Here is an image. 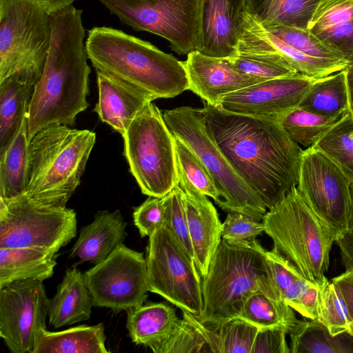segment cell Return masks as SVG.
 Returning a JSON list of instances; mask_svg holds the SVG:
<instances>
[{"label": "cell", "mask_w": 353, "mask_h": 353, "mask_svg": "<svg viewBox=\"0 0 353 353\" xmlns=\"http://www.w3.org/2000/svg\"><path fill=\"white\" fill-rule=\"evenodd\" d=\"M183 312L170 332L152 351L154 353H219L217 334L213 326L201 323Z\"/></svg>", "instance_id": "83f0119b"}, {"label": "cell", "mask_w": 353, "mask_h": 353, "mask_svg": "<svg viewBox=\"0 0 353 353\" xmlns=\"http://www.w3.org/2000/svg\"><path fill=\"white\" fill-rule=\"evenodd\" d=\"M122 137L124 156L143 194L162 197L178 184L174 137L152 101L145 103Z\"/></svg>", "instance_id": "9c48e42d"}, {"label": "cell", "mask_w": 353, "mask_h": 353, "mask_svg": "<svg viewBox=\"0 0 353 353\" xmlns=\"http://www.w3.org/2000/svg\"><path fill=\"white\" fill-rule=\"evenodd\" d=\"M126 225L119 210L112 212L98 211L93 221L80 229L70 257H77L79 263H101L123 243L127 236Z\"/></svg>", "instance_id": "7402d4cb"}, {"label": "cell", "mask_w": 353, "mask_h": 353, "mask_svg": "<svg viewBox=\"0 0 353 353\" xmlns=\"http://www.w3.org/2000/svg\"><path fill=\"white\" fill-rule=\"evenodd\" d=\"M82 15L83 10L73 5L51 13L50 46L28 105L29 141L47 125L73 126L77 115L89 106L91 70Z\"/></svg>", "instance_id": "7a4b0ae2"}, {"label": "cell", "mask_w": 353, "mask_h": 353, "mask_svg": "<svg viewBox=\"0 0 353 353\" xmlns=\"http://www.w3.org/2000/svg\"><path fill=\"white\" fill-rule=\"evenodd\" d=\"M56 252L37 248H0V286L23 280L43 281L54 274Z\"/></svg>", "instance_id": "d4e9b609"}, {"label": "cell", "mask_w": 353, "mask_h": 353, "mask_svg": "<svg viewBox=\"0 0 353 353\" xmlns=\"http://www.w3.org/2000/svg\"><path fill=\"white\" fill-rule=\"evenodd\" d=\"M165 203V223L194 261L185 205L184 192L179 184L163 196ZM195 263V262H194Z\"/></svg>", "instance_id": "60d3db41"}, {"label": "cell", "mask_w": 353, "mask_h": 353, "mask_svg": "<svg viewBox=\"0 0 353 353\" xmlns=\"http://www.w3.org/2000/svg\"><path fill=\"white\" fill-rule=\"evenodd\" d=\"M318 320L334 336L349 332L352 321L337 288L326 277L320 283Z\"/></svg>", "instance_id": "8d00e7d4"}, {"label": "cell", "mask_w": 353, "mask_h": 353, "mask_svg": "<svg viewBox=\"0 0 353 353\" xmlns=\"http://www.w3.org/2000/svg\"><path fill=\"white\" fill-rule=\"evenodd\" d=\"M347 67L353 66V50L350 57L346 60Z\"/></svg>", "instance_id": "f907efd6"}, {"label": "cell", "mask_w": 353, "mask_h": 353, "mask_svg": "<svg viewBox=\"0 0 353 353\" xmlns=\"http://www.w3.org/2000/svg\"><path fill=\"white\" fill-rule=\"evenodd\" d=\"M345 114L328 117L296 107L281 115L279 121L292 140L307 148L313 146Z\"/></svg>", "instance_id": "836d02e7"}, {"label": "cell", "mask_w": 353, "mask_h": 353, "mask_svg": "<svg viewBox=\"0 0 353 353\" xmlns=\"http://www.w3.org/2000/svg\"><path fill=\"white\" fill-rule=\"evenodd\" d=\"M328 117L349 112V98L345 69L316 79L299 105Z\"/></svg>", "instance_id": "d6a6232c"}, {"label": "cell", "mask_w": 353, "mask_h": 353, "mask_svg": "<svg viewBox=\"0 0 353 353\" xmlns=\"http://www.w3.org/2000/svg\"><path fill=\"white\" fill-rule=\"evenodd\" d=\"M178 184L184 192L189 234L194 262L201 278L204 277L222 238V223L208 199L185 177L177 165Z\"/></svg>", "instance_id": "ac0fdd59"}, {"label": "cell", "mask_w": 353, "mask_h": 353, "mask_svg": "<svg viewBox=\"0 0 353 353\" xmlns=\"http://www.w3.org/2000/svg\"><path fill=\"white\" fill-rule=\"evenodd\" d=\"M315 80L299 72L265 80L225 95L219 107L243 114L281 116L299 107Z\"/></svg>", "instance_id": "2e32d148"}, {"label": "cell", "mask_w": 353, "mask_h": 353, "mask_svg": "<svg viewBox=\"0 0 353 353\" xmlns=\"http://www.w3.org/2000/svg\"><path fill=\"white\" fill-rule=\"evenodd\" d=\"M351 182L320 150H303L296 188L309 207L339 234L347 227Z\"/></svg>", "instance_id": "5bb4252c"}, {"label": "cell", "mask_w": 353, "mask_h": 353, "mask_svg": "<svg viewBox=\"0 0 353 353\" xmlns=\"http://www.w3.org/2000/svg\"><path fill=\"white\" fill-rule=\"evenodd\" d=\"M48 304L42 281L0 286V336L10 352L34 353L39 333L46 329Z\"/></svg>", "instance_id": "9a60e30c"}, {"label": "cell", "mask_w": 353, "mask_h": 353, "mask_svg": "<svg viewBox=\"0 0 353 353\" xmlns=\"http://www.w3.org/2000/svg\"><path fill=\"white\" fill-rule=\"evenodd\" d=\"M98 101L94 111L101 121L122 136L152 95L99 70H96Z\"/></svg>", "instance_id": "44dd1931"}, {"label": "cell", "mask_w": 353, "mask_h": 353, "mask_svg": "<svg viewBox=\"0 0 353 353\" xmlns=\"http://www.w3.org/2000/svg\"><path fill=\"white\" fill-rule=\"evenodd\" d=\"M161 112L173 136L194 152L213 179L219 194L216 204L225 212L262 221L268 208L209 136L201 108L181 106Z\"/></svg>", "instance_id": "ba28073f"}, {"label": "cell", "mask_w": 353, "mask_h": 353, "mask_svg": "<svg viewBox=\"0 0 353 353\" xmlns=\"http://www.w3.org/2000/svg\"><path fill=\"white\" fill-rule=\"evenodd\" d=\"M52 35L51 13L39 0H0V82L39 81Z\"/></svg>", "instance_id": "52a82bcc"}, {"label": "cell", "mask_w": 353, "mask_h": 353, "mask_svg": "<svg viewBox=\"0 0 353 353\" xmlns=\"http://www.w3.org/2000/svg\"><path fill=\"white\" fill-rule=\"evenodd\" d=\"M228 59L241 72L264 80L298 73L285 59L278 55L238 53Z\"/></svg>", "instance_id": "74e56055"}, {"label": "cell", "mask_w": 353, "mask_h": 353, "mask_svg": "<svg viewBox=\"0 0 353 353\" xmlns=\"http://www.w3.org/2000/svg\"><path fill=\"white\" fill-rule=\"evenodd\" d=\"M136 31L163 37L179 54L196 50L199 0H98Z\"/></svg>", "instance_id": "7c38bea8"}, {"label": "cell", "mask_w": 353, "mask_h": 353, "mask_svg": "<svg viewBox=\"0 0 353 353\" xmlns=\"http://www.w3.org/2000/svg\"><path fill=\"white\" fill-rule=\"evenodd\" d=\"M93 306L84 274L76 268L68 269L55 294L49 299V323L59 328L88 320Z\"/></svg>", "instance_id": "cb8c5ba5"}, {"label": "cell", "mask_w": 353, "mask_h": 353, "mask_svg": "<svg viewBox=\"0 0 353 353\" xmlns=\"http://www.w3.org/2000/svg\"><path fill=\"white\" fill-rule=\"evenodd\" d=\"M73 209L40 204L26 194L0 198V248H37L57 252L77 234Z\"/></svg>", "instance_id": "30bf717a"}, {"label": "cell", "mask_w": 353, "mask_h": 353, "mask_svg": "<svg viewBox=\"0 0 353 353\" xmlns=\"http://www.w3.org/2000/svg\"><path fill=\"white\" fill-rule=\"evenodd\" d=\"M351 207L346 228L341 232L335 243L338 245L341 262L345 270L353 271V183H351Z\"/></svg>", "instance_id": "bcb514c9"}, {"label": "cell", "mask_w": 353, "mask_h": 353, "mask_svg": "<svg viewBox=\"0 0 353 353\" xmlns=\"http://www.w3.org/2000/svg\"><path fill=\"white\" fill-rule=\"evenodd\" d=\"M341 294L353 323V271L345 270L331 280Z\"/></svg>", "instance_id": "7dc6e473"}, {"label": "cell", "mask_w": 353, "mask_h": 353, "mask_svg": "<svg viewBox=\"0 0 353 353\" xmlns=\"http://www.w3.org/2000/svg\"><path fill=\"white\" fill-rule=\"evenodd\" d=\"M174 141L179 168L192 185L216 203L219 199V194L204 164L184 143L175 137Z\"/></svg>", "instance_id": "ab89813d"}, {"label": "cell", "mask_w": 353, "mask_h": 353, "mask_svg": "<svg viewBox=\"0 0 353 353\" xmlns=\"http://www.w3.org/2000/svg\"><path fill=\"white\" fill-rule=\"evenodd\" d=\"M294 311L283 300L255 292L245 301L239 317L259 328L285 325L290 331L298 320Z\"/></svg>", "instance_id": "e575fe53"}, {"label": "cell", "mask_w": 353, "mask_h": 353, "mask_svg": "<svg viewBox=\"0 0 353 353\" xmlns=\"http://www.w3.org/2000/svg\"><path fill=\"white\" fill-rule=\"evenodd\" d=\"M290 353H353V335H332L318 319L297 320L289 332Z\"/></svg>", "instance_id": "f546056e"}, {"label": "cell", "mask_w": 353, "mask_h": 353, "mask_svg": "<svg viewBox=\"0 0 353 353\" xmlns=\"http://www.w3.org/2000/svg\"><path fill=\"white\" fill-rule=\"evenodd\" d=\"M345 70L348 91L349 112L353 119V66H347Z\"/></svg>", "instance_id": "681fc988"}, {"label": "cell", "mask_w": 353, "mask_h": 353, "mask_svg": "<svg viewBox=\"0 0 353 353\" xmlns=\"http://www.w3.org/2000/svg\"><path fill=\"white\" fill-rule=\"evenodd\" d=\"M247 0H199L196 50L231 58L237 54Z\"/></svg>", "instance_id": "e0dca14e"}, {"label": "cell", "mask_w": 353, "mask_h": 353, "mask_svg": "<svg viewBox=\"0 0 353 353\" xmlns=\"http://www.w3.org/2000/svg\"><path fill=\"white\" fill-rule=\"evenodd\" d=\"M83 274L94 306L114 313L143 304L150 292L145 258L123 243Z\"/></svg>", "instance_id": "4fadbf2b"}, {"label": "cell", "mask_w": 353, "mask_h": 353, "mask_svg": "<svg viewBox=\"0 0 353 353\" xmlns=\"http://www.w3.org/2000/svg\"><path fill=\"white\" fill-rule=\"evenodd\" d=\"M201 110L209 136L268 210L296 187L303 150L280 116L239 114L206 102Z\"/></svg>", "instance_id": "6da1fadb"}, {"label": "cell", "mask_w": 353, "mask_h": 353, "mask_svg": "<svg viewBox=\"0 0 353 353\" xmlns=\"http://www.w3.org/2000/svg\"><path fill=\"white\" fill-rule=\"evenodd\" d=\"M50 13L72 5L75 0H39Z\"/></svg>", "instance_id": "c3c4849f"}, {"label": "cell", "mask_w": 353, "mask_h": 353, "mask_svg": "<svg viewBox=\"0 0 353 353\" xmlns=\"http://www.w3.org/2000/svg\"><path fill=\"white\" fill-rule=\"evenodd\" d=\"M262 222L273 241L272 250L305 279L323 281L339 233L309 207L296 187L267 211Z\"/></svg>", "instance_id": "8992f818"}, {"label": "cell", "mask_w": 353, "mask_h": 353, "mask_svg": "<svg viewBox=\"0 0 353 353\" xmlns=\"http://www.w3.org/2000/svg\"><path fill=\"white\" fill-rule=\"evenodd\" d=\"M126 312V328L132 341L151 350L165 339L179 319L175 310L163 303H143Z\"/></svg>", "instance_id": "4316f807"}, {"label": "cell", "mask_w": 353, "mask_h": 353, "mask_svg": "<svg viewBox=\"0 0 353 353\" xmlns=\"http://www.w3.org/2000/svg\"><path fill=\"white\" fill-rule=\"evenodd\" d=\"M289 329L285 325L260 327L255 336L251 353H290L286 335Z\"/></svg>", "instance_id": "f6af8a7d"}, {"label": "cell", "mask_w": 353, "mask_h": 353, "mask_svg": "<svg viewBox=\"0 0 353 353\" xmlns=\"http://www.w3.org/2000/svg\"><path fill=\"white\" fill-rule=\"evenodd\" d=\"M265 251L256 239H221L201 278L203 310L196 317L201 323L217 325L239 317L243 303L255 292L283 300L271 277Z\"/></svg>", "instance_id": "277c9868"}, {"label": "cell", "mask_w": 353, "mask_h": 353, "mask_svg": "<svg viewBox=\"0 0 353 353\" xmlns=\"http://www.w3.org/2000/svg\"><path fill=\"white\" fill-rule=\"evenodd\" d=\"M27 117L16 136L0 152V198L10 199L25 194L28 183Z\"/></svg>", "instance_id": "f1b7e54d"}, {"label": "cell", "mask_w": 353, "mask_h": 353, "mask_svg": "<svg viewBox=\"0 0 353 353\" xmlns=\"http://www.w3.org/2000/svg\"><path fill=\"white\" fill-rule=\"evenodd\" d=\"M349 332L353 335V323H352L351 325H350V330H349Z\"/></svg>", "instance_id": "816d5d0a"}, {"label": "cell", "mask_w": 353, "mask_h": 353, "mask_svg": "<svg viewBox=\"0 0 353 353\" xmlns=\"http://www.w3.org/2000/svg\"><path fill=\"white\" fill-rule=\"evenodd\" d=\"M96 141V134L54 123L43 127L28 145V183L26 194L54 207L66 203L79 185Z\"/></svg>", "instance_id": "5b68a950"}, {"label": "cell", "mask_w": 353, "mask_h": 353, "mask_svg": "<svg viewBox=\"0 0 353 353\" xmlns=\"http://www.w3.org/2000/svg\"><path fill=\"white\" fill-rule=\"evenodd\" d=\"M88 59L105 72L156 99L189 90L183 61L151 43L112 27L97 26L85 39Z\"/></svg>", "instance_id": "3957f363"}, {"label": "cell", "mask_w": 353, "mask_h": 353, "mask_svg": "<svg viewBox=\"0 0 353 353\" xmlns=\"http://www.w3.org/2000/svg\"><path fill=\"white\" fill-rule=\"evenodd\" d=\"M34 88L33 84L15 77L0 82V152L19 131Z\"/></svg>", "instance_id": "4dcf8cb0"}, {"label": "cell", "mask_w": 353, "mask_h": 353, "mask_svg": "<svg viewBox=\"0 0 353 353\" xmlns=\"http://www.w3.org/2000/svg\"><path fill=\"white\" fill-rule=\"evenodd\" d=\"M263 26L287 43L288 61L299 73L317 79L347 68L345 61L313 36L308 29L277 23Z\"/></svg>", "instance_id": "ffe728a7"}, {"label": "cell", "mask_w": 353, "mask_h": 353, "mask_svg": "<svg viewBox=\"0 0 353 353\" xmlns=\"http://www.w3.org/2000/svg\"><path fill=\"white\" fill-rule=\"evenodd\" d=\"M265 256L274 284L283 299L285 291L304 276L288 260L274 250H266Z\"/></svg>", "instance_id": "ee69618b"}, {"label": "cell", "mask_w": 353, "mask_h": 353, "mask_svg": "<svg viewBox=\"0 0 353 353\" xmlns=\"http://www.w3.org/2000/svg\"><path fill=\"white\" fill-rule=\"evenodd\" d=\"M265 232L262 221L246 214L230 212L222 223L221 238L228 241H249Z\"/></svg>", "instance_id": "b9f144b4"}, {"label": "cell", "mask_w": 353, "mask_h": 353, "mask_svg": "<svg viewBox=\"0 0 353 353\" xmlns=\"http://www.w3.org/2000/svg\"><path fill=\"white\" fill-rule=\"evenodd\" d=\"M323 0H247V12L262 26L277 23L307 30Z\"/></svg>", "instance_id": "1f68e13d"}, {"label": "cell", "mask_w": 353, "mask_h": 353, "mask_svg": "<svg viewBox=\"0 0 353 353\" xmlns=\"http://www.w3.org/2000/svg\"><path fill=\"white\" fill-rule=\"evenodd\" d=\"M103 323L79 325L62 331L42 329L34 353H108Z\"/></svg>", "instance_id": "484cf974"}, {"label": "cell", "mask_w": 353, "mask_h": 353, "mask_svg": "<svg viewBox=\"0 0 353 353\" xmlns=\"http://www.w3.org/2000/svg\"><path fill=\"white\" fill-rule=\"evenodd\" d=\"M308 30L346 62L353 50V0H323Z\"/></svg>", "instance_id": "603a6c76"}, {"label": "cell", "mask_w": 353, "mask_h": 353, "mask_svg": "<svg viewBox=\"0 0 353 353\" xmlns=\"http://www.w3.org/2000/svg\"><path fill=\"white\" fill-rule=\"evenodd\" d=\"M145 259L150 292L200 317L203 310L201 277L194 260L165 225L149 236Z\"/></svg>", "instance_id": "8fae6325"}, {"label": "cell", "mask_w": 353, "mask_h": 353, "mask_svg": "<svg viewBox=\"0 0 353 353\" xmlns=\"http://www.w3.org/2000/svg\"><path fill=\"white\" fill-rule=\"evenodd\" d=\"M312 147L330 159L353 183V119L350 112Z\"/></svg>", "instance_id": "d590c367"}, {"label": "cell", "mask_w": 353, "mask_h": 353, "mask_svg": "<svg viewBox=\"0 0 353 353\" xmlns=\"http://www.w3.org/2000/svg\"><path fill=\"white\" fill-rule=\"evenodd\" d=\"M214 325L216 329L219 353H251L259 327L240 317Z\"/></svg>", "instance_id": "f35d334b"}, {"label": "cell", "mask_w": 353, "mask_h": 353, "mask_svg": "<svg viewBox=\"0 0 353 353\" xmlns=\"http://www.w3.org/2000/svg\"><path fill=\"white\" fill-rule=\"evenodd\" d=\"M187 55L183 63L189 90L215 107L225 95L265 81L241 72L228 58L210 57L196 50Z\"/></svg>", "instance_id": "d6986e66"}, {"label": "cell", "mask_w": 353, "mask_h": 353, "mask_svg": "<svg viewBox=\"0 0 353 353\" xmlns=\"http://www.w3.org/2000/svg\"><path fill=\"white\" fill-rule=\"evenodd\" d=\"M133 220L141 237L150 236L165 223L164 198L148 196L134 208Z\"/></svg>", "instance_id": "7bdbcfd3"}]
</instances>
